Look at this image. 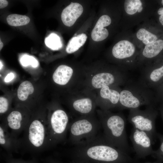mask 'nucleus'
<instances>
[{"label": "nucleus", "instance_id": "f257e3e1", "mask_svg": "<svg viewBox=\"0 0 163 163\" xmlns=\"http://www.w3.org/2000/svg\"><path fill=\"white\" fill-rule=\"evenodd\" d=\"M97 112L103 130L102 136L104 139L125 153L129 151L130 148L126 132V121L123 115L109 110H99Z\"/></svg>", "mask_w": 163, "mask_h": 163}, {"label": "nucleus", "instance_id": "f03ea898", "mask_svg": "<svg viewBox=\"0 0 163 163\" xmlns=\"http://www.w3.org/2000/svg\"><path fill=\"white\" fill-rule=\"evenodd\" d=\"M75 146L74 150L79 154L95 161L113 162L128 158L126 153L107 143L102 136Z\"/></svg>", "mask_w": 163, "mask_h": 163}, {"label": "nucleus", "instance_id": "7ed1b4c3", "mask_svg": "<svg viewBox=\"0 0 163 163\" xmlns=\"http://www.w3.org/2000/svg\"><path fill=\"white\" fill-rule=\"evenodd\" d=\"M155 93L138 80L129 79L121 89L118 106L121 110L139 108L143 105H157Z\"/></svg>", "mask_w": 163, "mask_h": 163}, {"label": "nucleus", "instance_id": "20e7f679", "mask_svg": "<svg viewBox=\"0 0 163 163\" xmlns=\"http://www.w3.org/2000/svg\"><path fill=\"white\" fill-rule=\"evenodd\" d=\"M21 138L22 149L32 153H40L48 149L47 120L43 117L30 119Z\"/></svg>", "mask_w": 163, "mask_h": 163}, {"label": "nucleus", "instance_id": "39448f33", "mask_svg": "<svg viewBox=\"0 0 163 163\" xmlns=\"http://www.w3.org/2000/svg\"><path fill=\"white\" fill-rule=\"evenodd\" d=\"M101 128L99 120L92 114L82 116L70 123L69 142L75 145L89 141L98 136Z\"/></svg>", "mask_w": 163, "mask_h": 163}, {"label": "nucleus", "instance_id": "423d86ee", "mask_svg": "<svg viewBox=\"0 0 163 163\" xmlns=\"http://www.w3.org/2000/svg\"><path fill=\"white\" fill-rule=\"evenodd\" d=\"M47 120L49 149L65 142L70 123L66 112L59 108L52 111Z\"/></svg>", "mask_w": 163, "mask_h": 163}, {"label": "nucleus", "instance_id": "0eeeda50", "mask_svg": "<svg viewBox=\"0 0 163 163\" xmlns=\"http://www.w3.org/2000/svg\"><path fill=\"white\" fill-rule=\"evenodd\" d=\"M156 105L146 106L144 110L139 108L130 109L128 117L129 122L133 128L146 132L154 142L157 134L155 123L158 111Z\"/></svg>", "mask_w": 163, "mask_h": 163}, {"label": "nucleus", "instance_id": "6e6552de", "mask_svg": "<svg viewBox=\"0 0 163 163\" xmlns=\"http://www.w3.org/2000/svg\"><path fill=\"white\" fill-rule=\"evenodd\" d=\"M112 53L115 59L122 61L124 69L127 71L134 67L136 48L130 41L126 40L119 41L113 46Z\"/></svg>", "mask_w": 163, "mask_h": 163}, {"label": "nucleus", "instance_id": "1a4fd4ad", "mask_svg": "<svg viewBox=\"0 0 163 163\" xmlns=\"http://www.w3.org/2000/svg\"><path fill=\"white\" fill-rule=\"evenodd\" d=\"M130 138L133 150L140 157L152 154V145L154 142L146 132L133 128Z\"/></svg>", "mask_w": 163, "mask_h": 163}, {"label": "nucleus", "instance_id": "9d476101", "mask_svg": "<svg viewBox=\"0 0 163 163\" xmlns=\"http://www.w3.org/2000/svg\"><path fill=\"white\" fill-rule=\"evenodd\" d=\"M138 81L145 87L155 89L163 82V64L146 65L141 72Z\"/></svg>", "mask_w": 163, "mask_h": 163}, {"label": "nucleus", "instance_id": "9b49d317", "mask_svg": "<svg viewBox=\"0 0 163 163\" xmlns=\"http://www.w3.org/2000/svg\"><path fill=\"white\" fill-rule=\"evenodd\" d=\"M30 120L20 111L14 110L9 113L2 123L13 135L18 137L21 133L24 132Z\"/></svg>", "mask_w": 163, "mask_h": 163}, {"label": "nucleus", "instance_id": "f8f14e48", "mask_svg": "<svg viewBox=\"0 0 163 163\" xmlns=\"http://www.w3.org/2000/svg\"><path fill=\"white\" fill-rule=\"evenodd\" d=\"M121 89L117 86H105L100 89V95L102 99L99 105L102 110L118 107Z\"/></svg>", "mask_w": 163, "mask_h": 163}, {"label": "nucleus", "instance_id": "ddd939ff", "mask_svg": "<svg viewBox=\"0 0 163 163\" xmlns=\"http://www.w3.org/2000/svg\"><path fill=\"white\" fill-rule=\"evenodd\" d=\"M0 144L10 155L12 153L18 152L22 149L21 138L13 135L2 123L0 125Z\"/></svg>", "mask_w": 163, "mask_h": 163}, {"label": "nucleus", "instance_id": "4468645a", "mask_svg": "<svg viewBox=\"0 0 163 163\" xmlns=\"http://www.w3.org/2000/svg\"><path fill=\"white\" fill-rule=\"evenodd\" d=\"M83 11V7L80 4L71 2L61 13V19L63 23L67 26H72L82 14Z\"/></svg>", "mask_w": 163, "mask_h": 163}, {"label": "nucleus", "instance_id": "2eb2a0df", "mask_svg": "<svg viewBox=\"0 0 163 163\" xmlns=\"http://www.w3.org/2000/svg\"><path fill=\"white\" fill-rule=\"evenodd\" d=\"M163 49V40H157L154 42L146 45L137 59L139 62L149 64L150 61L157 56Z\"/></svg>", "mask_w": 163, "mask_h": 163}, {"label": "nucleus", "instance_id": "dca6fc26", "mask_svg": "<svg viewBox=\"0 0 163 163\" xmlns=\"http://www.w3.org/2000/svg\"><path fill=\"white\" fill-rule=\"evenodd\" d=\"M111 22L110 18L108 15H104L98 19L91 33V37L94 41L103 40L108 36V30L105 27L110 25Z\"/></svg>", "mask_w": 163, "mask_h": 163}, {"label": "nucleus", "instance_id": "f3484780", "mask_svg": "<svg viewBox=\"0 0 163 163\" xmlns=\"http://www.w3.org/2000/svg\"><path fill=\"white\" fill-rule=\"evenodd\" d=\"M73 73V69L70 67L66 65H61L54 72L53 79L56 84L60 85H65L70 81Z\"/></svg>", "mask_w": 163, "mask_h": 163}, {"label": "nucleus", "instance_id": "a211bd4d", "mask_svg": "<svg viewBox=\"0 0 163 163\" xmlns=\"http://www.w3.org/2000/svg\"><path fill=\"white\" fill-rule=\"evenodd\" d=\"M72 106L74 111L82 116L92 114L94 108L92 101L88 98L76 100L73 102Z\"/></svg>", "mask_w": 163, "mask_h": 163}, {"label": "nucleus", "instance_id": "6ab92c4d", "mask_svg": "<svg viewBox=\"0 0 163 163\" xmlns=\"http://www.w3.org/2000/svg\"><path fill=\"white\" fill-rule=\"evenodd\" d=\"M87 37L84 33L72 37L69 41L66 48L68 53H72L78 50L85 43Z\"/></svg>", "mask_w": 163, "mask_h": 163}, {"label": "nucleus", "instance_id": "aec40b11", "mask_svg": "<svg viewBox=\"0 0 163 163\" xmlns=\"http://www.w3.org/2000/svg\"><path fill=\"white\" fill-rule=\"evenodd\" d=\"M34 91L32 83L28 81H26L21 83L17 90V96L21 101L26 100L29 95L33 93Z\"/></svg>", "mask_w": 163, "mask_h": 163}, {"label": "nucleus", "instance_id": "412c9836", "mask_svg": "<svg viewBox=\"0 0 163 163\" xmlns=\"http://www.w3.org/2000/svg\"><path fill=\"white\" fill-rule=\"evenodd\" d=\"M124 8L126 13L132 15L137 12H141L143 10L142 4L140 0H126L124 3Z\"/></svg>", "mask_w": 163, "mask_h": 163}, {"label": "nucleus", "instance_id": "4be33fe9", "mask_svg": "<svg viewBox=\"0 0 163 163\" xmlns=\"http://www.w3.org/2000/svg\"><path fill=\"white\" fill-rule=\"evenodd\" d=\"M6 20L8 24L13 26L25 25L30 21V19L28 16L17 14L8 15L7 17Z\"/></svg>", "mask_w": 163, "mask_h": 163}, {"label": "nucleus", "instance_id": "5701e85b", "mask_svg": "<svg viewBox=\"0 0 163 163\" xmlns=\"http://www.w3.org/2000/svg\"><path fill=\"white\" fill-rule=\"evenodd\" d=\"M136 36L146 45L154 42L158 39L156 35L144 28H141L137 31Z\"/></svg>", "mask_w": 163, "mask_h": 163}, {"label": "nucleus", "instance_id": "b1692460", "mask_svg": "<svg viewBox=\"0 0 163 163\" xmlns=\"http://www.w3.org/2000/svg\"><path fill=\"white\" fill-rule=\"evenodd\" d=\"M46 45L53 50H57L62 47V43L59 37L56 34H50L45 40Z\"/></svg>", "mask_w": 163, "mask_h": 163}, {"label": "nucleus", "instance_id": "393cba45", "mask_svg": "<svg viewBox=\"0 0 163 163\" xmlns=\"http://www.w3.org/2000/svg\"><path fill=\"white\" fill-rule=\"evenodd\" d=\"M21 64L24 66L31 65L34 68L37 67L39 63L38 61L34 57L25 55L22 56L20 60Z\"/></svg>", "mask_w": 163, "mask_h": 163}, {"label": "nucleus", "instance_id": "a878e982", "mask_svg": "<svg viewBox=\"0 0 163 163\" xmlns=\"http://www.w3.org/2000/svg\"><path fill=\"white\" fill-rule=\"evenodd\" d=\"M157 138L160 142L159 148L155 151H154L152 154L155 155L159 158H163V135L157 133Z\"/></svg>", "mask_w": 163, "mask_h": 163}, {"label": "nucleus", "instance_id": "bb28decb", "mask_svg": "<svg viewBox=\"0 0 163 163\" xmlns=\"http://www.w3.org/2000/svg\"><path fill=\"white\" fill-rule=\"evenodd\" d=\"M9 109V104L8 100L6 98L0 97V113L3 114L7 112Z\"/></svg>", "mask_w": 163, "mask_h": 163}, {"label": "nucleus", "instance_id": "cd10ccee", "mask_svg": "<svg viewBox=\"0 0 163 163\" xmlns=\"http://www.w3.org/2000/svg\"><path fill=\"white\" fill-rule=\"evenodd\" d=\"M7 163H37V162L35 159L26 161L21 159L10 158L8 160Z\"/></svg>", "mask_w": 163, "mask_h": 163}, {"label": "nucleus", "instance_id": "c85d7f7f", "mask_svg": "<svg viewBox=\"0 0 163 163\" xmlns=\"http://www.w3.org/2000/svg\"><path fill=\"white\" fill-rule=\"evenodd\" d=\"M158 14L160 15L159 19L160 22L163 25V8H159L158 11Z\"/></svg>", "mask_w": 163, "mask_h": 163}, {"label": "nucleus", "instance_id": "c756f323", "mask_svg": "<svg viewBox=\"0 0 163 163\" xmlns=\"http://www.w3.org/2000/svg\"><path fill=\"white\" fill-rule=\"evenodd\" d=\"M14 75L13 73H10L5 77L4 81L5 82H8L11 81L14 78Z\"/></svg>", "mask_w": 163, "mask_h": 163}, {"label": "nucleus", "instance_id": "7c9ffc66", "mask_svg": "<svg viewBox=\"0 0 163 163\" xmlns=\"http://www.w3.org/2000/svg\"><path fill=\"white\" fill-rule=\"evenodd\" d=\"M8 5V2L7 0H0V8H3L6 7Z\"/></svg>", "mask_w": 163, "mask_h": 163}, {"label": "nucleus", "instance_id": "2f4dec72", "mask_svg": "<svg viewBox=\"0 0 163 163\" xmlns=\"http://www.w3.org/2000/svg\"><path fill=\"white\" fill-rule=\"evenodd\" d=\"M158 108L163 120V101L161 102V103Z\"/></svg>", "mask_w": 163, "mask_h": 163}, {"label": "nucleus", "instance_id": "473e14b6", "mask_svg": "<svg viewBox=\"0 0 163 163\" xmlns=\"http://www.w3.org/2000/svg\"><path fill=\"white\" fill-rule=\"evenodd\" d=\"M3 46V44L1 41V40H0V50H1L2 49Z\"/></svg>", "mask_w": 163, "mask_h": 163}, {"label": "nucleus", "instance_id": "72a5a7b5", "mask_svg": "<svg viewBox=\"0 0 163 163\" xmlns=\"http://www.w3.org/2000/svg\"><path fill=\"white\" fill-rule=\"evenodd\" d=\"M0 70H1L3 66V65L1 61H0Z\"/></svg>", "mask_w": 163, "mask_h": 163}, {"label": "nucleus", "instance_id": "f704fd0d", "mask_svg": "<svg viewBox=\"0 0 163 163\" xmlns=\"http://www.w3.org/2000/svg\"><path fill=\"white\" fill-rule=\"evenodd\" d=\"M162 4L163 5V0H162L161 2Z\"/></svg>", "mask_w": 163, "mask_h": 163}, {"label": "nucleus", "instance_id": "c9c22d12", "mask_svg": "<svg viewBox=\"0 0 163 163\" xmlns=\"http://www.w3.org/2000/svg\"></svg>", "mask_w": 163, "mask_h": 163}]
</instances>
